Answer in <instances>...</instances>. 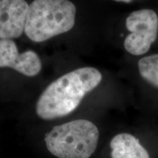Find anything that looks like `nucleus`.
I'll list each match as a JSON object with an SVG mask.
<instances>
[{"mask_svg":"<svg viewBox=\"0 0 158 158\" xmlns=\"http://www.w3.org/2000/svg\"><path fill=\"white\" fill-rule=\"evenodd\" d=\"M102 78L100 71L92 67L76 69L61 76L40 96L36 104L37 116L51 120L68 115L86 94L100 84Z\"/></svg>","mask_w":158,"mask_h":158,"instance_id":"1","label":"nucleus"},{"mask_svg":"<svg viewBox=\"0 0 158 158\" xmlns=\"http://www.w3.org/2000/svg\"><path fill=\"white\" fill-rule=\"evenodd\" d=\"M76 13V6L69 0H34L29 5L24 32L33 42L48 40L70 31Z\"/></svg>","mask_w":158,"mask_h":158,"instance_id":"2","label":"nucleus"},{"mask_svg":"<svg viewBox=\"0 0 158 158\" xmlns=\"http://www.w3.org/2000/svg\"><path fill=\"white\" fill-rule=\"evenodd\" d=\"M99 130L86 119L55 126L45 137L47 149L59 158H89L98 147Z\"/></svg>","mask_w":158,"mask_h":158,"instance_id":"3","label":"nucleus"},{"mask_svg":"<svg viewBox=\"0 0 158 158\" xmlns=\"http://www.w3.org/2000/svg\"><path fill=\"white\" fill-rule=\"evenodd\" d=\"M126 27L131 33L124 40L125 50L134 56L143 55L157 37L158 16L150 9L134 11L126 19Z\"/></svg>","mask_w":158,"mask_h":158,"instance_id":"4","label":"nucleus"},{"mask_svg":"<svg viewBox=\"0 0 158 158\" xmlns=\"http://www.w3.org/2000/svg\"><path fill=\"white\" fill-rule=\"evenodd\" d=\"M0 68H10L24 76H37L42 68L38 55L33 51L20 54L12 40L0 39Z\"/></svg>","mask_w":158,"mask_h":158,"instance_id":"5","label":"nucleus"},{"mask_svg":"<svg viewBox=\"0 0 158 158\" xmlns=\"http://www.w3.org/2000/svg\"><path fill=\"white\" fill-rule=\"evenodd\" d=\"M28 10L25 0H0V39L17 38L23 34Z\"/></svg>","mask_w":158,"mask_h":158,"instance_id":"6","label":"nucleus"},{"mask_svg":"<svg viewBox=\"0 0 158 158\" xmlns=\"http://www.w3.org/2000/svg\"><path fill=\"white\" fill-rule=\"evenodd\" d=\"M112 158H149V155L135 136L120 133L110 143Z\"/></svg>","mask_w":158,"mask_h":158,"instance_id":"7","label":"nucleus"},{"mask_svg":"<svg viewBox=\"0 0 158 158\" xmlns=\"http://www.w3.org/2000/svg\"><path fill=\"white\" fill-rule=\"evenodd\" d=\"M140 75L152 86L158 88V54L144 56L138 61Z\"/></svg>","mask_w":158,"mask_h":158,"instance_id":"8","label":"nucleus"},{"mask_svg":"<svg viewBox=\"0 0 158 158\" xmlns=\"http://www.w3.org/2000/svg\"><path fill=\"white\" fill-rule=\"evenodd\" d=\"M116 2H125V3H129L130 2H132L133 0H114Z\"/></svg>","mask_w":158,"mask_h":158,"instance_id":"9","label":"nucleus"}]
</instances>
